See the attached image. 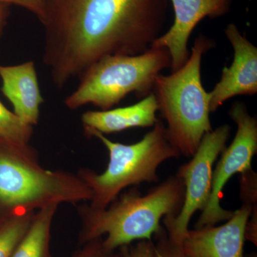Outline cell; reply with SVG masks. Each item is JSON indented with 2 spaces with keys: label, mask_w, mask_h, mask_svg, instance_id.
<instances>
[{
  "label": "cell",
  "mask_w": 257,
  "mask_h": 257,
  "mask_svg": "<svg viewBox=\"0 0 257 257\" xmlns=\"http://www.w3.org/2000/svg\"><path fill=\"white\" fill-rule=\"evenodd\" d=\"M168 0H48L44 63L58 88L106 56L138 55L160 36Z\"/></svg>",
  "instance_id": "cell-1"
},
{
  "label": "cell",
  "mask_w": 257,
  "mask_h": 257,
  "mask_svg": "<svg viewBox=\"0 0 257 257\" xmlns=\"http://www.w3.org/2000/svg\"><path fill=\"white\" fill-rule=\"evenodd\" d=\"M183 181L177 175L142 194L137 188L120 194L107 207L93 209L88 204L77 208L84 241L102 237L106 249L114 251L136 240H152L164 217L178 215L184 201Z\"/></svg>",
  "instance_id": "cell-2"
},
{
  "label": "cell",
  "mask_w": 257,
  "mask_h": 257,
  "mask_svg": "<svg viewBox=\"0 0 257 257\" xmlns=\"http://www.w3.org/2000/svg\"><path fill=\"white\" fill-rule=\"evenodd\" d=\"M214 46V40L199 35L180 69L155 79L153 93L167 122V136L184 157H192L204 135L212 130L210 95L203 87L201 65L203 56Z\"/></svg>",
  "instance_id": "cell-3"
},
{
  "label": "cell",
  "mask_w": 257,
  "mask_h": 257,
  "mask_svg": "<svg viewBox=\"0 0 257 257\" xmlns=\"http://www.w3.org/2000/svg\"><path fill=\"white\" fill-rule=\"evenodd\" d=\"M92 191L78 175L45 170L37 152L0 141V206L9 214L36 212L62 203L90 201Z\"/></svg>",
  "instance_id": "cell-4"
},
{
  "label": "cell",
  "mask_w": 257,
  "mask_h": 257,
  "mask_svg": "<svg viewBox=\"0 0 257 257\" xmlns=\"http://www.w3.org/2000/svg\"><path fill=\"white\" fill-rule=\"evenodd\" d=\"M86 136L100 140L109 152V163L104 172L97 174L82 169L77 174L92 191L88 205L93 209H105L128 187L158 182L160 166L181 156L169 140L167 128L161 119L151 131L133 145L115 143L97 132H90Z\"/></svg>",
  "instance_id": "cell-5"
},
{
  "label": "cell",
  "mask_w": 257,
  "mask_h": 257,
  "mask_svg": "<svg viewBox=\"0 0 257 257\" xmlns=\"http://www.w3.org/2000/svg\"><path fill=\"white\" fill-rule=\"evenodd\" d=\"M170 66V54L164 48L150 47L138 55L106 56L79 77L78 87L64 104L70 109L91 104L107 110L130 93L143 99L153 92L157 76Z\"/></svg>",
  "instance_id": "cell-6"
},
{
  "label": "cell",
  "mask_w": 257,
  "mask_h": 257,
  "mask_svg": "<svg viewBox=\"0 0 257 257\" xmlns=\"http://www.w3.org/2000/svg\"><path fill=\"white\" fill-rule=\"evenodd\" d=\"M231 127L223 124L206 134L192 160L184 164L177 171V177L184 182V201L178 215L164 217V227L169 238L182 244L189 231V224L197 211L207 207L211 191L214 163L226 147Z\"/></svg>",
  "instance_id": "cell-7"
},
{
  "label": "cell",
  "mask_w": 257,
  "mask_h": 257,
  "mask_svg": "<svg viewBox=\"0 0 257 257\" xmlns=\"http://www.w3.org/2000/svg\"><path fill=\"white\" fill-rule=\"evenodd\" d=\"M236 125L232 143L221 152L214 167L210 197L207 207L202 211L194 229L214 226L230 219L234 211L226 210L221 206L223 188L236 174H241L251 168V160L257 153V119L248 112L242 101H236L229 111Z\"/></svg>",
  "instance_id": "cell-8"
},
{
  "label": "cell",
  "mask_w": 257,
  "mask_h": 257,
  "mask_svg": "<svg viewBox=\"0 0 257 257\" xmlns=\"http://www.w3.org/2000/svg\"><path fill=\"white\" fill-rule=\"evenodd\" d=\"M175 20L170 30L161 35L151 45L168 51L172 72L180 69L188 60V41L191 34L205 18H221L231 9L232 0H170Z\"/></svg>",
  "instance_id": "cell-9"
},
{
  "label": "cell",
  "mask_w": 257,
  "mask_h": 257,
  "mask_svg": "<svg viewBox=\"0 0 257 257\" xmlns=\"http://www.w3.org/2000/svg\"><path fill=\"white\" fill-rule=\"evenodd\" d=\"M224 32L234 50V60L230 67H224L220 80L209 92L211 112H215L225 101L234 96L257 93L256 47L235 24H229Z\"/></svg>",
  "instance_id": "cell-10"
},
{
  "label": "cell",
  "mask_w": 257,
  "mask_h": 257,
  "mask_svg": "<svg viewBox=\"0 0 257 257\" xmlns=\"http://www.w3.org/2000/svg\"><path fill=\"white\" fill-rule=\"evenodd\" d=\"M252 207L242 204L220 226L189 229L182 246L187 257H244L245 229Z\"/></svg>",
  "instance_id": "cell-11"
},
{
  "label": "cell",
  "mask_w": 257,
  "mask_h": 257,
  "mask_svg": "<svg viewBox=\"0 0 257 257\" xmlns=\"http://www.w3.org/2000/svg\"><path fill=\"white\" fill-rule=\"evenodd\" d=\"M0 77L2 92L13 104L15 114L25 124L32 126L37 124L44 99L33 62L0 65Z\"/></svg>",
  "instance_id": "cell-12"
},
{
  "label": "cell",
  "mask_w": 257,
  "mask_h": 257,
  "mask_svg": "<svg viewBox=\"0 0 257 257\" xmlns=\"http://www.w3.org/2000/svg\"><path fill=\"white\" fill-rule=\"evenodd\" d=\"M157 111L158 104L152 92L133 105L107 110L86 111L81 120L85 135L90 132H97L105 135L131 128L153 127L158 121Z\"/></svg>",
  "instance_id": "cell-13"
},
{
  "label": "cell",
  "mask_w": 257,
  "mask_h": 257,
  "mask_svg": "<svg viewBox=\"0 0 257 257\" xmlns=\"http://www.w3.org/2000/svg\"><path fill=\"white\" fill-rule=\"evenodd\" d=\"M59 205H51L35 212L26 234L11 257H50V230Z\"/></svg>",
  "instance_id": "cell-14"
},
{
  "label": "cell",
  "mask_w": 257,
  "mask_h": 257,
  "mask_svg": "<svg viewBox=\"0 0 257 257\" xmlns=\"http://www.w3.org/2000/svg\"><path fill=\"white\" fill-rule=\"evenodd\" d=\"M33 126L24 123L0 101V141L23 151H36L30 145Z\"/></svg>",
  "instance_id": "cell-15"
},
{
  "label": "cell",
  "mask_w": 257,
  "mask_h": 257,
  "mask_svg": "<svg viewBox=\"0 0 257 257\" xmlns=\"http://www.w3.org/2000/svg\"><path fill=\"white\" fill-rule=\"evenodd\" d=\"M35 212L10 214L0 226V257H11L26 234Z\"/></svg>",
  "instance_id": "cell-16"
},
{
  "label": "cell",
  "mask_w": 257,
  "mask_h": 257,
  "mask_svg": "<svg viewBox=\"0 0 257 257\" xmlns=\"http://www.w3.org/2000/svg\"><path fill=\"white\" fill-rule=\"evenodd\" d=\"M153 257H187L182 249V244L171 240L164 226L153 235Z\"/></svg>",
  "instance_id": "cell-17"
},
{
  "label": "cell",
  "mask_w": 257,
  "mask_h": 257,
  "mask_svg": "<svg viewBox=\"0 0 257 257\" xmlns=\"http://www.w3.org/2000/svg\"><path fill=\"white\" fill-rule=\"evenodd\" d=\"M240 198L242 204L257 209V175L252 169L240 174Z\"/></svg>",
  "instance_id": "cell-18"
},
{
  "label": "cell",
  "mask_w": 257,
  "mask_h": 257,
  "mask_svg": "<svg viewBox=\"0 0 257 257\" xmlns=\"http://www.w3.org/2000/svg\"><path fill=\"white\" fill-rule=\"evenodd\" d=\"M124 257H153V240H141L135 246L120 247Z\"/></svg>",
  "instance_id": "cell-19"
},
{
  "label": "cell",
  "mask_w": 257,
  "mask_h": 257,
  "mask_svg": "<svg viewBox=\"0 0 257 257\" xmlns=\"http://www.w3.org/2000/svg\"><path fill=\"white\" fill-rule=\"evenodd\" d=\"M48 0H0V3L8 5H15L22 7L36 15L41 22Z\"/></svg>",
  "instance_id": "cell-20"
},
{
  "label": "cell",
  "mask_w": 257,
  "mask_h": 257,
  "mask_svg": "<svg viewBox=\"0 0 257 257\" xmlns=\"http://www.w3.org/2000/svg\"><path fill=\"white\" fill-rule=\"evenodd\" d=\"M90 246H88L79 257H124L120 251L119 254H115L114 251L106 249L103 246L101 237L89 241Z\"/></svg>",
  "instance_id": "cell-21"
},
{
  "label": "cell",
  "mask_w": 257,
  "mask_h": 257,
  "mask_svg": "<svg viewBox=\"0 0 257 257\" xmlns=\"http://www.w3.org/2000/svg\"><path fill=\"white\" fill-rule=\"evenodd\" d=\"M8 7H9V5L0 3V35H1L3 29L4 28L5 23H6Z\"/></svg>",
  "instance_id": "cell-22"
},
{
  "label": "cell",
  "mask_w": 257,
  "mask_h": 257,
  "mask_svg": "<svg viewBox=\"0 0 257 257\" xmlns=\"http://www.w3.org/2000/svg\"><path fill=\"white\" fill-rule=\"evenodd\" d=\"M248 257H256V253H252V254L250 255Z\"/></svg>",
  "instance_id": "cell-23"
}]
</instances>
